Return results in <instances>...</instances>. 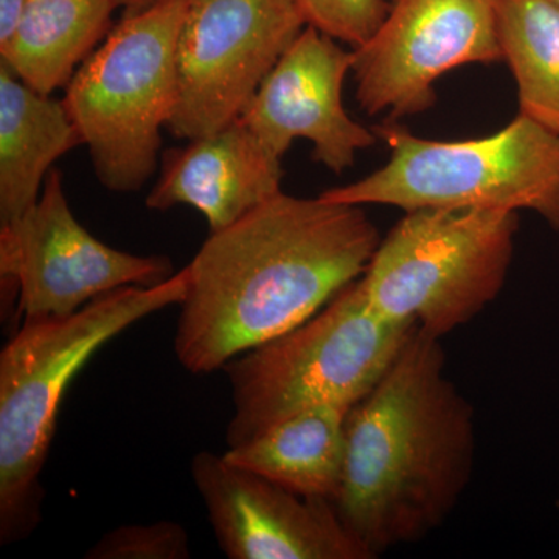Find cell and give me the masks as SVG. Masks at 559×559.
I'll use <instances>...</instances> for the list:
<instances>
[{
	"instance_id": "6da1fadb",
	"label": "cell",
	"mask_w": 559,
	"mask_h": 559,
	"mask_svg": "<svg viewBox=\"0 0 559 559\" xmlns=\"http://www.w3.org/2000/svg\"><path fill=\"white\" fill-rule=\"evenodd\" d=\"M380 242L360 205L283 191L210 231L186 266L175 334L180 366L212 373L296 329L362 277Z\"/></svg>"
},
{
	"instance_id": "7a4b0ae2",
	"label": "cell",
	"mask_w": 559,
	"mask_h": 559,
	"mask_svg": "<svg viewBox=\"0 0 559 559\" xmlns=\"http://www.w3.org/2000/svg\"><path fill=\"white\" fill-rule=\"evenodd\" d=\"M440 340L412 331L388 373L348 411L334 507L371 558L417 543L457 506L474 463V414Z\"/></svg>"
},
{
	"instance_id": "3957f363",
	"label": "cell",
	"mask_w": 559,
	"mask_h": 559,
	"mask_svg": "<svg viewBox=\"0 0 559 559\" xmlns=\"http://www.w3.org/2000/svg\"><path fill=\"white\" fill-rule=\"evenodd\" d=\"M183 267L156 286L103 294L66 318L24 320L0 353V543H17L40 522V473L58 412L76 373L110 340L154 312L179 305Z\"/></svg>"
},
{
	"instance_id": "277c9868",
	"label": "cell",
	"mask_w": 559,
	"mask_h": 559,
	"mask_svg": "<svg viewBox=\"0 0 559 559\" xmlns=\"http://www.w3.org/2000/svg\"><path fill=\"white\" fill-rule=\"evenodd\" d=\"M415 329L374 311L362 278L349 283L296 329L224 366L234 403L227 448L308 407L352 409L377 388Z\"/></svg>"
},
{
	"instance_id": "5b68a950",
	"label": "cell",
	"mask_w": 559,
	"mask_h": 559,
	"mask_svg": "<svg viewBox=\"0 0 559 559\" xmlns=\"http://www.w3.org/2000/svg\"><path fill=\"white\" fill-rule=\"evenodd\" d=\"M388 164L319 194L348 205L423 209L532 210L559 231V134L518 116L488 138L430 140L395 121L374 128Z\"/></svg>"
},
{
	"instance_id": "8992f818",
	"label": "cell",
	"mask_w": 559,
	"mask_h": 559,
	"mask_svg": "<svg viewBox=\"0 0 559 559\" xmlns=\"http://www.w3.org/2000/svg\"><path fill=\"white\" fill-rule=\"evenodd\" d=\"M186 0L124 14L72 76L62 98L106 190L135 193L157 167L178 102L176 46Z\"/></svg>"
},
{
	"instance_id": "52a82bcc",
	"label": "cell",
	"mask_w": 559,
	"mask_h": 559,
	"mask_svg": "<svg viewBox=\"0 0 559 559\" xmlns=\"http://www.w3.org/2000/svg\"><path fill=\"white\" fill-rule=\"evenodd\" d=\"M518 227L520 216L510 210L406 212L360 277L371 307L441 340L499 296Z\"/></svg>"
},
{
	"instance_id": "ba28073f",
	"label": "cell",
	"mask_w": 559,
	"mask_h": 559,
	"mask_svg": "<svg viewBox=\"0 0 559 559\" xmlns=\"http://www.w3.org/2000/svg\"><path fill=\"white\" fill-rule=\"evenodd\" d=\"M305 27L296 0H186L171 134L190 142L240 119Z\"/></svg>"
},
{
	"instance_id": "9c48e42d",
	"label": "cell",
	"mask_w": 559,
	"mask_h": 559,
	"mask_svg": "<svg viewBox=\"0 0 559 559\" xmlns=\"http://www.w3.org/2000/svg\"><path fill=\"white\" fill-rule=\"evenodd\" d=\"M0 275L13 283L24 320L66 318L103 294L156 286L175 275L170 259L135 255L95 238L73 215L60 170L38 201L0 226Z\"/></svg>"
},
{
	"instance_id": "30bf717a",
	"label": "cell",
	"mask_w": 559,
	"mask_h": 559,
	"mask_svg": "<svg viewBox=\"0 0 559 559\" xmlns=\"http://www.w3.org/2000/svg\"><path fill=\"white\" fill-rule=\"evenodd\" d=\"M502 61L496 0H393L388 17L353 49L356 98L389 121L436 105V83L451 70Z\"/></svg>"
},
{
	"instance_id": "8fae6325",
	"label": "cell",
	"mask_w": 559,
	"mask_h": 559,
	"mask_svg": "<svg viewBox=\"0 0 559 559\" xmlns=\"http://www.w3.org/2000/svg\"><path fill=\"white\" fill-rule=\"evenodd\" d=\"M190 469L227 558L371 559L330 500L296 495L210 451Z\"/></svg>"
},
{
	"instance_id": "7c38bea8",
	"label": "cell",
	"mask_w": 559,
	"mask_h": 559,
	"mask_svg": "<svg viewBox=\"0 0 559 559\" xmlns=\"http://www.w3.org/2000/svg\"><path fill=\"white\" fill-rule=\"evenodd\" d=\"M352 68L353 51L307 25L261 83L240 120L280 160L297 139H305L312 143L316 162L337 175L347 171L359 151L380 140L345 109L342 94Z\"/></svg>"
},
{
	"instance_id": "4fadbf2b",
	"label": "cell",
	"mask_w": 559,
	"mask_h": 559,
	"mask_svg": "<svg viewBox=\"0 0 559 559\" xmlns=\"http://www.w3.org/2000/svg\"><path fill=\"white\" fill-rule=\"evenodd\" d=\"M282 160L238 119L167 151L146 207L189 205L207 219L210 231H218L282 193Z\"/></svg>"
},
{
	"instance_id": "5bb4252c",
	"label": "cell",
	"mask_w": 559,
	"mask_h": 559,
	"mask_svg": "<svg viewBox=\"0 0 559 559\" xmlns=\"http://www.w3.org/2000/svg\"><path fill=\"white\" fill-rule=\"evenodd\" d=\"M79 145L64 102L33 90L0 62V226L38 201L55 162Z\"/></svg>"
},
{
	"instance_id": "9a60e30c",
	"label": "cell",
	"mask_w": 559,
	"mask_h": 559,
	"mask_svg": "<svg viewBox=\"0 0 559 559\" xmlns=\"http://www.w3.org/2000/svg\"><path fill=\"white\" fill-rule=\"evenodd\" d=\"M348 411L336 404L308 407L227 448L224 459L296 495L334 502L344 476Z\"/></svg>"
},
{
	"instance_id": "2e32d148",
	"label": "cell",
	"mask_w": 559,
	"mask_h": 559,
	"mask_svg": "<svg viewBox=\"0 0 559 559\" xmlns=\"http://www.w3.org/2000/svg\"><path fill=\"white\" fill-rule=\"evenodd\" d=\"M116 0H28L0 62L40 94L68 86L110 32Z\"/></svg>"
},
{
	"instance_id": "e0dca14e",
	"label": "cell",
	"mask_w": 559,
	"mask_h": 559,
	"mask_svg": "<svg viewBox=\"0 0 559 559\" xmlns=\"http://www.w3.org/2000/svg\"><path fill=\"white\" fill-rule=\"evenodd\" d=\"M502 61L521 116L559 134V9L550 0H496Z\"/></svg>"
},
{
	"instance_id": "ac0fdd59",
	"label": "cell",
	"mask_w": 559,
	"mask_h": 559,
	"mask_svg": "<svg viewBox=\"0 0 559 559\" xmlns=\"http://www.w3.org/2000/svg\"><path fill=\"white\" fill-rule=\"evenodd\" d=\"M87 559H186L189 536L171 521L121 525L105 533L84 555Z\"/></svg>"
},
{
	"instance_id": "d6986e66",
	"label": "cell",
	"mask_w": 559,
	"mask_h": 559,
	"mask_svg": "<svg viewBox=\"0 0 559 559\" xmlns=\"http://www.w3.org/2000/svg\"><path fill=\"white\" fill-rule=\"evenodd\" d=\"M296 3L307 25L353 49L377 33L392 7L389 0H296Z\"/></svg>"
},
{
	"instance_id": "ffe728a7",
	"label": "cell",
	"mask_w": 559,
	"mask_h": 559,
	"mask_svg": "<svg viewBox=\"0 0 559 559\" xmlns=\"http://www.w3.org/2000/svg\"><path fill=\"white\" fill-rule=\"evenodd\" d=\"M27 2L28 0H0V46L16 31Z\"/></svg>"
},
{
	"instance_id": "44dd1931",
	"label": "cell",
	"mask_w": 559,
	"mask_h": 559,
	"mask_svg": "<svg viewBox=\"0 0 559 559\" xmlns=\"http://www.w3.org/2000/svg\"><path fill=\"white\" fill-rule=\"evenodd\" d=\"M160 0H116L119 9H124L127 13H134V11L146 9V7L154 5Z\"/></svg>"
},
{
	"instance_id": "7402d4cb",
	"label": "cell",
	"mask_w": 559,
	"mask_h": 559,
	"mask_svg": "<svg viewBox=\"0 0 559 559\" xmlns=\"http://www.w3.org/2000/svg\"><path fill=\"white\" fill-rule=\"evenodd\" d=\"M550 2L554 3V5H557L559 9V0H550Z\"/></svg>"
},
{
	"instance_id": "603a6c76",
	"label": "cell",
	"mask_w": 559,
	"mask_h": 559,
	"mask_svg": "<svg viewBox=\"0 0 559 559\" xmlns=\"http://www.w3.org/2000/svg\"><path fill=\"white\" fill-rule=\"evenodd\" d=\"M557 506L559 507V498H558V500H557Z\"/></svg>"
},
{
	"instance_id": "cb8c5ba5",
	"label": "cell",
	"mask_w": 559,
	"mask_h": 559,
	"mask_svg": "<svg viewBox=\"0 0 559 559\" xmlns=\"http://www.w3.org/2000/svg\"><path fill=\"white\" fill-rule=\"evenodd\" d=\"M389 2H393V0H389Z\"/></svg>"
}]
</instances>
